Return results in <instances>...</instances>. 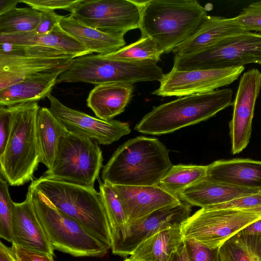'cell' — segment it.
<instances>
[{
  "label": "cell",
  "mask_w": 261,
  "mask_h": 261,
  "mask_svg": "<svg viewBox=\"0 0 261 261\" xmlns=\"http://www.w3.org/2000/svg\"><path fill=\"white\" fill-rule=\"evenodd\" d=\"M260 62L261 34L244 32L199 51L175 55L172 68L179 71L218 69Z\"/></svg>",
  "instance_id": "9"
},
{
  "label": "cell",
  "mask_w": 261,
  "mask_h": 261,
  "mask_svg": "<svg viewBox=\"0 0 261 261\" xmlns=\"http://www.w3.org/2000/svg\"><path fill=\"white\" fill-rule=\"evenodd\" d=\"M29 193L36 215L53 249L75 257L105 256L110 249L78 222L66 215L32 184Z\"/></svg>",
  "instance_id": "6"
},
{
  "label": "cell",
  "mask_w": 261,
  "mask_h": 261,
  "mask_svg": "<svg viewBox=\"0 0 261 261\" xmlns=\"http://www.w3.org/2000/svg\"><path fill=\"white\" fill-rule=\"evenodd\" d=\"M207 16L197 0L142 1L139 29L163 51H173L192 36Z\"/></svg>",
  "instance_id": "2"
},
{
  "label": "cell",
  "mask_w": 261,
  "mask_h": 261,
  "mask_svg": "<svg viewBox=\"0 0 261 261\" xmlns=\"http://www.w3.org/2000/svg\"><path fill=\"white\" fill-rule=\"evenodd\" d=\"M168 261H189L184 242L171 255Z\"/></svg>",
  "instance_id": "41"
},
{
  "label": "cell",
  "mask_w": 261,
  "mask_h": 261,
  "mask_svg": "<svg viewBox=\"0 0 261 261\" xmlns=\"http://www.w3.org/2000/svg\"><path fill=\"white\" fill-rule=\"evenodd\" d=\"M4 43L42 46L58 49L75 57L92 54L83 45L66 33L59 24L51 32L45 34H39L35 32L0 34V44Z\"/></svg>",
  "instance_id": "24"
},
{
  "label": "cell",
  "mask_w": 261,
  "mask_h": 261,
  "mask_svg": "<svg viewBox=\"0 0 261 261\" xmlns=\"http://www.w3.org/2000/svg\"><path fill=\"white\" fill-rule=\"evenodd\" d=\"M260 191L261 189L237 187L205 178L184 190L178 197L190 205L207 208Z\"/></svg>",
  "instance_id": "19"
},
{
  "label": "cell",
  "mask_w": 261,
  "mask_h": 261,
  "mask_svg": "<svg viewBox=\"0 0 261 261\" xmlns=\"http://www.w3.org/2000/svg\"><path fill=\"white\" fill-rule=\"evenodd\" d=\"M11 229L12 244L54 256V249L36 215L28 192L23 201L14 202Z\"/></svg>",
  "instance_id": "18"
},
{
  "label": "cell",
  "mask_w": 261,
  "mask_h": 261,
  "mask_svg": "<svg viewBox=\"0 0 261 261\" xmlns=\"http://www.w3.org/2000/svg\"><path fill=\"white\" fill-rule=\"evenodd\" d=\"M234 18L245 32L261 34V2L251 3Z\"/></svg>",
  "instance_id": "34"
},
{
  "label": "cell",
  "mask_w": 261,
  "mask_h": 261,
  "mask_svg": "<svg viewBox=\"0 0 261 261\" xmlns=\"http://www.w3.org/2000/svg\"><path fill=\"white\" fill-rule=\"evenodd\" d=\"M243 211L257 213L261 216V206H258V207L248 209L247 210H243Z\"/></svg>",
  "instance_id": "45"
},
{
  "label": "cell",
  "mask_w": 261,
  "mask_h": 261,
  "mask_svg": "<svg viewBox=\"0 0 261 261\" xmlns=\"http://www.w3.org/2000/svg\"><path fill=\"white\" fill-rule=\"evenodd\" d=\"M191 212V205L183 201L163 207L126 224L122 232L112 240V253L123 257L130 255L142 242L158 232L182 226Z\"/></svg>",
  "instance_id": "13"
},
{
  "label": "cell",
  "mask_w": 261,
  "mask_h": 261,
  "mask_svg": "<svg viewBox=\"0 0 261 261\" xmlns=\"http://www.w3.org/2000/svg\"><path fill=\"white\" fill-rule=\"evenodd\" d=\"M123 261H138V260L133 259L129 257V258H126L125 259H124Z\"/></svg>",
  "instance_id": "46"
},
{
  "label": "cell",
  "mask_w": 261,
  "mask_h": 261,
  "mask_svg": "<svg viewBox=\"0 0 261 261\" xmlns=\"http://www.w3.org/2000/svg\"><path fill=\"white\" fill-rule=\"evenodd\" d=\"M232 90L225 88L179 97L154 107L136 125L142 134L161 135L205 121L232 105Z\"/></svg>",
  "instance_id": "3"
},
{
  "label": "cell",
  "mask_w": 261,
  "mask_h": 261,
  "mask_svg": "<svg viewBox=\"0 0 261 261\" xmlns=\"http://www.w3.org/2000/svg\"><path fill=\"white\" fill-rule=\"evenodd\" d=\"M244 70V66L187 71L172 68L164 74L159 87L152 93L163 97H181L212 92L231 84Z\"/></svg>",
  "instance_id": "14"
},
{
  "label": "cell",
  "mask_w": 261,
  "mask_h": 261,
  "mask_svg": "<svg viewBox=\"0 0 261 261\" xmlns=\"http://www.w3.org/2000/svg\"><path fill=\"white\" fill-rule=\"evenodd\" d=\"M64 70L32 76L0 90V106L38 102L47 97Z\"/></svg>",
  "instance_id": "23"
},
{
  "label": "cell",
  "mask_w": 261,
  "mask_h": 261,
  "mask_svg": "<svg viewBox=\"0 0 261 261\" xmlns=\"http://www.w3.org/2000/svg\"><path fill=\"white\" fill-rule=\"evenodd\" d=\"M142 1L82 0L70 15L84 24L100 32L124 37L140 28Z\"/></svg>",
  "instance_id": "12"
},
{
  "label": "cell",
  "mask_w": 261,
  "mask_h": 261,
  "mask_svg": "<svg viewBox=\"0 0 261 261\" xmlns=\"http://www.w3.org/2000/svg\"><path fill=\"white\" fill-rule=\"evenodd\" d=\"M41 17V12L32 8H14L0 15V34L35 32Z\"/></svg>",
  "instance_id": "30"
},
{
  "label": "cell",
  "mask_w": 261,
  "mask_h": 261,
  "mask_svg": "<svg viewBox=\"0 0 261 261\" xmlns=\"http://www.w3.org/2000/svg\"><path fill=\"white\" fill-rule=\"evenodd\" d=\"M11 248L16 261H55L54 255L39 252L12 244Z\"/></svg>",
  "instance_id": "39"
},
{
  "label": "cell",
  "mask_w": 261,
  "mask_h": 261,
  "mask_svg": "<svg viewBox=\"0 0 261 261\" xmlns=\"http://www.w3.org/2000/svg\"><path fill=\"white\" fill-rule=\"evenodd\" d=\"M12 124V111L10 107L0 106V155L6 148Z\"/></svg>",
  "instance_id": "38"
},
{
  "label": "cell",
  "mask_w": 261,
  "mask_h": 261,
  "mask_svg": "<svg viewBox=\"0 0 261 261\" xmlns=\"http://www.w3.org/2000/svg\"><path fill=\"white\" fill-rule=\"evenodd\" d=\"M110 185L121 203L126 224L163 207L181 202L178 196L159 186Z\"/></svg>",
  "instance_id": "17"
},
{
  "label": "cell",
  "mask_w": 261,
  "mask_h": 261,
  "mask_svg": "<svg viewBox=\"0 0 261 261\" xmlns=\"http://www.w3.org/2000/svg\"><path fill=\"white\" fill-rule=\"evenodd\" d=\"M49 110L69 132L109 145L130 132L129 125L116 120L100 119L71 109L50 94Z\"/></svg>",
  "instance_id": "15"
},
{
  "label": "cell",
  "mask_w": 261,
  "mask_h": 261,
  "mask_svg": "<svg viewBox=\"0 0 261 261\" xmlns=\"http://www.w3.org/2000/svg\"><path fill=\"white\" fill-rule=\"evenodd\" d=\"M260 219L259 214L243 210L201 208L182 224L181 230L184 239H193L214 249Z\"/></svg>",
  "instance_id": "11"
},
{
  "label": "cell",
  "mask_w": 261,
  "mask_h": 261,
  "mask_svg": "<svg viewBox=\"0 0 261 261\" xmlns=\"http://www.w3.org/2000/svg\"><path fill=\"white\" fill-rule=\"evenodd\" d=\"M260 89L261 72L258 69H250L241 76L229 124L233 154L241 152L249 143L255 105Z\"/></svg>",
  "instance_id": "16"
},
{
  "label": "cell",
  "mask_w": 261,
  "mask_h": 261,
  "mask_svg": "<svg viewBox=\"0 0 261 261\" xmlns=\"http://www.w3.org/2000/svg\"><path fill=\"white\" fill-rule=\"evenodd\" d=\"M0 45V90L32 76L64 70L75 58L39 45Z\"/></svg>",
  "instance_id": "10"
},
{
  "label": "cell",
  "mask_w": 261,
  "mask_h": 261,
  "mask_svg": "<svg viewBox=\"0 0 261 261\" xmlns=\"http://www.w3.org/2000/svg\"><path fill=\"white\" fill-rule=\"evenodd\" d=\"M41 17L40 22L35 32L39 34H45L51 32L55 27L59 24L63 16L56 13L55 11H40Z\"/></svg>",
  "instance_id": "40"
},
{
  "label": "cell",
  "mask_w": 261,
  "mask_h": 261,
  "mask_svg": "<svg viewBox=\"0 0 261 261\" xmlns=\"http://www.w3.org/2000/svg\"><path fill=\"white\" fill-rule=\"evenodd\" d=\"M259 64H260L261 65V62L259 63Z\"/></svg>",
  "instance_id": "47"
},
{
  "label": "cell",
  "mask_w": 261,
  "mask_h": 261,
  "mask_svg": "<svg viewBox=\"0 0 261 261\" xmlns=\"http://www.w3.org/2000/svg\"><path fill=\"white\" fill-rule=\"evenodd\" d=\"M20 0H0V15L16 8Z\"/></svg>",
  "instance_id": "43"
},
{
  "label": "cell",
  "mask_w": 261,
  "mask_h": 261,
  "mask_svg": "<svg viewBox=\"0 0 261 261\" xmlns=\"http://www.w3.org/2000/svg\"><path fill=\"white\" fill-rule=\"evenodd\" d=\"M244 32L234 18L207 15L196 32L172 52L177 55L192 54Z\"/></svg>",
  "instance_id": "21"
},
{
  "label": "cell",
  "mask_w": 261,
  "mask_h": 261,
  "mask_svg": "<svg viewBox=\"0 0 261 261\" xmlns=\"http://www.w3.org/2000/svg\"><path fill=\"white\" fill-rule=\"evenodd\" d=\"M220 261H261V233L242 231L219 248Z\"/></svg>",
  "instance_id": "28"
},
{
  "label": "cell",
  "mask_w": 261,
  "mask_h": 261,
  "mask_svg": "<svg viewBox=\"0 0 261 261\" xmlns=\"http://www.w3.org/2000/svg\"><path fill=\"white\" fill-rule=\"evenodd\" d=\"M12 124L10 136L0 155L1 176L12 186L32 181L39 165L36 120L40 108L38 102L10 106Z\"/></svg>",
  "instance_id": "4"
},
{
  "label": "cell",
  "mask_w": 261,
  "mask_h": 261,
  "mask_svg": "<svg viewBox=\"0 0 261 261\" xmlns=\"http://www.w3.org/2000/svg\"><path fill=\"white\" fill-rule=\"evenodd\" d=\"M31 184L60 211L78 222L111 248L109 221L100 194L94 188L53 180L44 175Z\"/></svg>",
  "instance_id": "5"
},
{
  "label": "cell",
  "mask_w": 261,
  "mask_h": 261,
  "mask_svg": "<svg viewBox=\"0 0 261 261\" xmlns=\"http://www.w3.org/2000/svg\"><path fill=\"white\" fill-rule=\"evenodd\" d=\"M102 162V151L97 141L67 131L60 139L51 167L43 175L53 180L94 188Z\"/></svg>",
  "instance_id": "8"
},
{
  "label": "cell",
  "mask_w": 261,
  "mask_h": 261,
  "mask_svg": "<svg viewBox=\"0 0 261 261\" xmlns=\"http://www.w3.org/2000/svg\"><path fill=\"white\" fill-rule=\"evenodd\" d=\"M81 1L82 0H20V3H24L39 11L63 9L71 12Z\"/></svg>",
  "instance_id": "36"
},
{
  "label": "cell",
  "mask_w": 261,
  "mask_h": 261,
  "mask_svg": "<svg viewBox=\"0 0 261 261\" xmlns=\"http://www.w3.org/2000/svg\"><path fill=\"white\" fill-rule=\"evenodd\" d=\"M206 179L237 187L261 189V161L220 160L207 165Z\"/></svg>",
  "instance_id": "20"
},
{
  "label": "cell",
  "mask_w": 261,
  "mask_h": 261,
  "mask_svg": "<svg viewBox=\"0 0 261 261\" xmlns=\"http://www.w3.org/2000/svg\"><path fill=\"white\" fill-rule=\"evenodd\" d=\"M241 231L250 233H261V219L251 223Z\"/></svg>",
  "instance_id": "44"
},
{
  "label": "cell",
  "mask_w": 261,
  "mask_h": 261,
  "mask_svg": "<svg viewBox=\"0 0 261 261\" xmlns=\"http://www.w3.org/2000/svg\"><path fill=\"white\" fill-rule=\"evenodd\" d=\"M261 206V191L231 201L205 208L247 210Z\"/></svg>",
  "instance_id": "37"
},
{
  "label": "cell",
  "mask_w": 261,
  "mask_h": 261,
  "mask_svg": "<svg viewBox=\"0 0 261 261\" xmlns=\"http://www.w3.org/2000/svg\"><path fill=\"white\" fill-rule=\"evenodd\" d=\"M67 131L49 109L39 108L36 120L39 160L47 169L51 167L60 139Z\"/></svg>",
  "instance_id": "26"
},
{
  "label": "cell",
  "mask_w": 261,
  "mask_h": 261,
  "mask_svg": "<svg viewBox=\"0 0 261 261\" xmlns=\"http://www.w3.org/2000/svg\"><path fill=\"white\" fill-rule=\"evenodd\" d=\"M59 25L92 53H96L100 55L111 54L126 44L124 37L100 32L81 22L70 14L63 16Z\"/></svg>",
  "instance_id": "25"
},
{
  "label": "cell",
  "mask_w": 261,
  "mask_h": 261,
  "mask_svg": "<svg viewBox=\"0 0 261 261\" xmlns=\"http://www.w3.org/2000/svg\"><path fill=\"white\" fill-rule=\"evenodd\" d=\"M99 193L109 221L112 241L126 225L124 214L121 203L110 184L101 183Z\"/></svg>",
  "instance_id": "32"
},
{
  "label": "cell",
  "mask_w": 261,
  "mask_h": 261,
  "mask_svg": "<svg viewBox=\"0 0 261 261\" xmlns=\"http://www.w3.org/2000/svg\"><path fill=\"white\" fill-rule=\"evenodd\" d=\"M207 165H173L160 181V187L178 196L184 190L206 177Z\"/></svg>",
  "instance_id": "29"
},
{
  "label": "cell",
  "mask_w": 261,
  "mask_h": 261,
  "mask_svg": "<svg viewBox=\"0 0 261 261\" xmlns=\"http://www.w3.org/2000/svg\"><path fill=\"white\" fill-rule=\"evenodd\" d=\"M169 150L158 139L139 136L120 145L101 173L113 185L158 186L173 165Z\"/></svg>",
  "instance_id": "1"
},
{
  "label": "cell",
  "mask_w": 261,
  "mask_h": 261,
  "mask_svg": "<svg viewBox=\"0 0 261 261\" xmlns=\"http://www.w3.org/2000/svg\"><path fill=\"white\" fill-rule=\"evenodd\" d=\"M164 73L152 61L128 62L108 59L100 55L73 58L59 75L56 84L83 82L96 85L108 83L133 84L160 82Z\"/></svg>",
  "instance_id": "7"
},
{
  "label": "cell",
  "mask_w": 261,
  "mask_h": 261,
  "mask_svg": "<svg viewBox=\"0 0 261 261\" xmlns=\"http://www.w3.org/2000/svg\"><path fill=\"white\" fill-rule=\"evenodd\" d=\"M183 241L181 226L169 228L142 242L130 257L138 261H168Z\"/></svg>",
  "instance_id": "27"
},
{
  "label": "cell",
  "mask_w": 261,
  "mask_h": 261,
  "mask_svg": "<svg viewBox=\"0 0 261 261\" xmlns=\"http://www.w3.org/2000/svg\"><path fill=\"white\" fill-rule=\"evenodd\" d=\"M133 84L108 83L96 85L90 91L87 103L96 116L109 121L122 113L129 102Z\"/></svg>",
  "instance_id": "22"
},
{
  "label": "cell",
  "mask_w": 261,
  "mask_h": 261,
  "mask_svg": "<svg viewBox=\"0 0 261 261\" xmlns=\"http://www.w3.org/2000/svg\"><path fill=\"white\" fill-rule=\"evenodd\" d=\"M14 202L9 191L8 183L0 179V237L12 243V220Z\"/></svg>",
  "instance_id": "33"
},
{
  "label": "cell",
  "mask_w": 261,
  "mask_h": 261,
  "mask_svg": "<svg viewBox=\"0 0 261 261\" xmlns=\"http://www.w3.org/2000/svg\"><path fill=\"white\" fill-rule=\"evenodd\" d=\"M0 261H16L11 247L6 246L2 241L0 242Z\"/></svg>",
  "instance_id": "42"
},
{
  "label": "cell",
  "mask_w": 261,
  "mask_h": 261,
  "mask_svg": "<svg viewBox=\"0 0 261 261\" xmlns=\"http://www.w3.org/2000/svg\"><path fill=\"white\" fill-rule=\"evenodd\" d=\"M163 54L157 44L151 38L141 36L136 42L124 46L111 54L103 55L107 58L128 61H152L158 63Z\"/></svg>",
  "instance_id": "31"
},
{
  "label": "cell",
  "mask_w": 261,
  "mask_h": 261,
  "mask_svg": "<svg viewBox=\"0 0 261 261\" xmlns=\"http://www.w3.org/2000/svg\"><path fill=\"white\" fill-rule=\"evenodd\" d=\"M189 261H220L219 248L211 249L193 239H184Z\"/></svg>",
  "instance_id": "35"
}]
</instances>
